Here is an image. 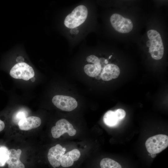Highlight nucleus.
<instances>
[{"instance_id":"obj_1","label":"nucleus","mask_w":168,"mask_h":168,"mask_svg":"<svg viewBox=\"0 0 168 168\" xmlns=\"http://www.w3.org/2000/svg\"><path fill=\"white\" fill-rule=\"evenodd\" d=\"M149 40L147 45L149 47V52L154 59L159 60L163 55L164 47L160 34L154 30H150L147 32Z\"/></svg>"},{"instance_id":"obj_2","label":"nucleus","mask_w":168,"mask_h":168,"mask_svg":"<svg viewBox=\"0 0 168 168\" xmlns=\"http://www.w3.org/2000/svg\"><path fill=\"white\" fill-rule=\"evenodd\" d=\"M87 15L86 7L83 5L78 6L66 16L64 21V25L69 28H76L85 21Z\"/></svg>"},{"instance_id":"obj_3","label":"nucleus","mask_w":168,"mask_h":168,"mask_svg":"<svg viewBox=\"0 0 168 168\" xmlns=\"http://www.w3.org/2000/svg\"><path fill=\"white\" fill-rule=\"evenodd\" d=\"M168 137L164 134L156 135L149 138L146 141L145 146L150 154L158 153L167 147Z\"/></svg>"},{"instance_id":"obj_4","label":"nucleus","mask_w":168,"mask_h":168,"mask_svg":"<svg viewBox=\"0 0 168 168\" xmlns=\"http://www.w3.org/2000/svg\"><path fill=\"white\" fill-rule=\"evenodd\" d=\"M12 77L27 81L35 76L33 68L25 62L18 63L11 69L10 73Z\"/></svg>"},{"instance_id":"obj_5","label":"nucleus","mask_w":168,"mask_h":168,"mask_svg":"<svg viewBox=\"0 0 168 168\" xmlns=\"http://www.w3.org/2000/svg\"><path fill=\"white\" fill-rule=\"evenodd\" d=\"M110 20L113 27L119 32L128 33L133 29V26L131 21L118 14H113L111 16Z\"/></svg>"},{"instance_id":"obj_6","label":"nucleus","mask_w":168,"mask_h":168,"mask_svg":"<svg viewBox=\"0 0 168 168\" xmlns=\"http://www.w3.org/2000/svg\"><path fill=\"white\" fill-rule=\"evenodd\" d=\"M76 130L72 125L65 119H63L57 121L55 126L52 127L51 133L54 138H59L65 133H67L71 136L75 135Z\"/></svg>"},{"instance_id":"obj_7","label":"nucleus","mask_w":168,"mask_h":168,"mask_svg":"<svg viewBox=\"0 0 168 168\" xmlns=\"http://www.w3.org/2000/svg\"><path fill=\"white\" fill-rule=\"evenodd\" d=\"M52 101L57 107L65 111H72L77 106V103L76 100L70 96L56 95L53 98Z\"/></svg>"},{"instance_id":"obj_8","label":"nucleus","mask_w":168,"mask_h":168,"mask_svg":"<svg viewBox=\"0 0 168 168\" xmlns=\"http://www.w3.org/2000/svg\"><path fill=\"white\" fill-rule=\"evenodd\" d=\"M66 151V148L57 144L50 148L48 154V158L50 165L55 168L61 165V160Z\"/></svg>"},{"instance_id":"obj_9","label":"nucleus","mask_w":168,"mask_h":168,"mask_svg":"<svg viewBox=\"0 0 168 168\" xmlns=\"http://www.w3.org/2000/svg\"><path fill=\"white\" fill-rule=\"evenodd\" d=\"M86 60L92 64L86 65L84 68L85 73L89 76L95 77L100 73L102 68L100 59L96 56L92 55L88 56Z\"/></svg>"},{"instance_id":"obj_10","label":"nucleus","mask_w":168,"mask_h":168,"mask_svg":"<svg viewBox=\"0 0 168 168\" xmlns=\"http://www.w3.org/2000/svg\"><path fill=\"white\" fill-rule=\"evenodd\" d=\"M21 153V151L19 149L17 150L14 149L8 150L6 163L9 168H25L24 165L20 160Z\"/></svg>"},{"instance_id":"obj_11","label":"nucleus","mask_w":168,"mask_h":168,"mask_svg":"<svg viewBox=\"0 0 168 168\" xmlns=\"http://www.w3.org/2000/svg\"><path fill=\"white\" fill-rule=\"evenodd\" d=\"M40 119L38 117L31 116L20 120L18 125L20 129L27 131L38 127L41 124Z\"/></svg>"},{"instance_id":"obj_12","label":"nucleus","mask_w":168,"mask_h":168,"mask_svg":"<svg viewBox=\"0 0 168 168\" xmlns=\"http://www.w3.org/2000/svg\"><path fill=\"white\" fill-rule=\"evenodd\" d=\"M120 73L119 67L116 65L108 64L105 65L100 74L101 78L103 81H109L117 78Z\"/></svg>"},{"instance_id":"obj_13","label":"nucleus","mask_w":168,"mask_h":168,"mask_svg":"<svg viewBox=\"0 0 168 168\" xmlns=\"http://www.w3.org/2000/svg\"><path fill=\"white\" fill-rule=\"evenodd\" d=\"M81 156L79 151L73 149L62 156L61 160V165L63 167H68L73 165L74 162L78 160Z\"/></svg>"},{"instance_id":"obj_14","label":"nucleus","mask_w":168,"mask_h":168,"mask_svg":"<svg viewBox=\"0 0 168 168\" xmlns=\"http://www.w3.org/2000/svg\"><path fill=\"white\" fill-rule=\"evenodd\" d=\"M103 121L106 125L112 127L116 125L119 120L118 119L114 111L109 110L105 114L103 117Z\"/></svg>"},{"instance_id":"obj_15","label":"nucleus","mask_w":168,"mask_h":168,"mask_svg":"<svg viewBox=\"0 0 168 168\" xmlns=\"http://www.w3.org/2000/svg\"><path fill=\"white\" fill-rule=\"evenodd\" d=\"M100 166L101 168H122L119 163L108 158L103 159L100 162Z\"/></svg>"},{"instance_id":"obj_16","label":"nucleus","mask_w":168,"mask_h":168,"mask_svg":"<svg viewBox=\"0 0 168 168\" xmlns=\"http://www.w3.org/2000/svg\"><path fill=\"white\" fill-rule=\"evenodd\" d=\"M8 150L4 146L0 147V167L4 166L8 158Z\"/></svg>"},{"instance_id":"obj_17","label":"nucleus","mask_w":168,"mask_h":168,"mask_svg":"<svg viewBox=\"0 0 168 168\" xmlns=\"http://www.w3.org/2000/svg\"><path fill=\"white\" fill-rule=\"evenodd\" d=\"M27 111L24 109H21L14 114L13 116L12 119L13 121L15 122H16L17 124L19 121L21 119L27 117L28 115Z\"/></svg>"},{"instance_id":"obj_18","label":"nucleus","mask_w":168,"mask_h":168,"mask_svg":"<svg viewBox=\"0 0 168 168\" xmlns=\"http://www.w3.org/2000/svg\"><path fill=\"white\" fill-rule=\"evenodd\" d=\"M114 111L119 120L123 119L125 116L126 112L122 109H119Z\"/></svg>"},{"instance_id":"obj_19","label":"nucleus","mask_w":168,"mask_h":168,"mask_svg":"<svg viewBox=\"0 0 168 168\" xmlns=\"http://www.w3.org/2000/svg\"><path fill=\"white\" fill-rule=\"evenodd\" d=\"M5 126V124L4 122L0 119V132L4 129Z\"/></svg>"},{"instance_id":"obj_20","label":"nucleus","mask_w":168,"mask_h":168,"mask_svg":"<svg viewBox=\"0 0 168 168\" xmlns=\"http://www.w3.org/2000/svg\"><path fill=\"white\" fill-rule=\"evenodd\" d=\"M24 60V58L21 56L18 57L17 58L16 61L18 63H21L23 62V61Z\"/></svg>"},{"instance_id":"obj_21","label":"nucleus","mask_w":168,"mask_h":168,"mask_svg":"<svg viewBox=\"0 0 168 168\" xmlns=\"http://www.w3.org/2000/svg\"><path fill=\"white\" fill-rule=\"evenodd\" d=\"M95 77L96 78V79L98 80L100 79V78H101L100 74H99V75Z\"/></svg>"},{"instance_id":"obj_22","label":"nucleus","mask_w":168,"mask_h":168,"mask_svg":"<svg viewBox=\"0 0 168 168\" xmlns=\"http://www.w3.org/2000/svg\"><path fill=\"white\" fill-rule=\"evenodd\" d=\"M151 156L152 158H154L156 157V154H151Z\"/></svg>"},{"instance_id":"obj_23","label":"nucleus","mask_w":168,"mask_h":168,"mask_svg":"<svg viewBox=\"0 0 168 168\" xmlns=\"http://www.w3.org/2000/svg\"><path fill=\"white\" fill-rule=\"evenodd\" d=\"M30 79L32 82H34L35 80V78L34 77H32Z\"/></svg>"},{"instance_id":"obj_24","label":"nucleus","mask_w":168,"mask_h":168,"mask_svg":"<svg viewBox=\"0 0 168 168\" xmlns=\"http://www.w3.org/2000/svg\"><path fill=\"white\" fill-rule=\"evenodd\" d=\"M105 63L106 64H107L108 63V62L107 61V60H106V59H105Z\"/></svg>"},{"instance_id":"obj_25","label":"nucleus","mask_w":168,"mask_h":168,"mask_svg":"<svg viewBox=\"0 0 168 168\" xmlns=\"http://www.w3.org/2000/svg\"><path fill=\"white\" fill-rule=\"evenodd\" d=\"M112 55H110V56L109 57V58H111V57H112Z\"/></svg>"}]
</instances>
